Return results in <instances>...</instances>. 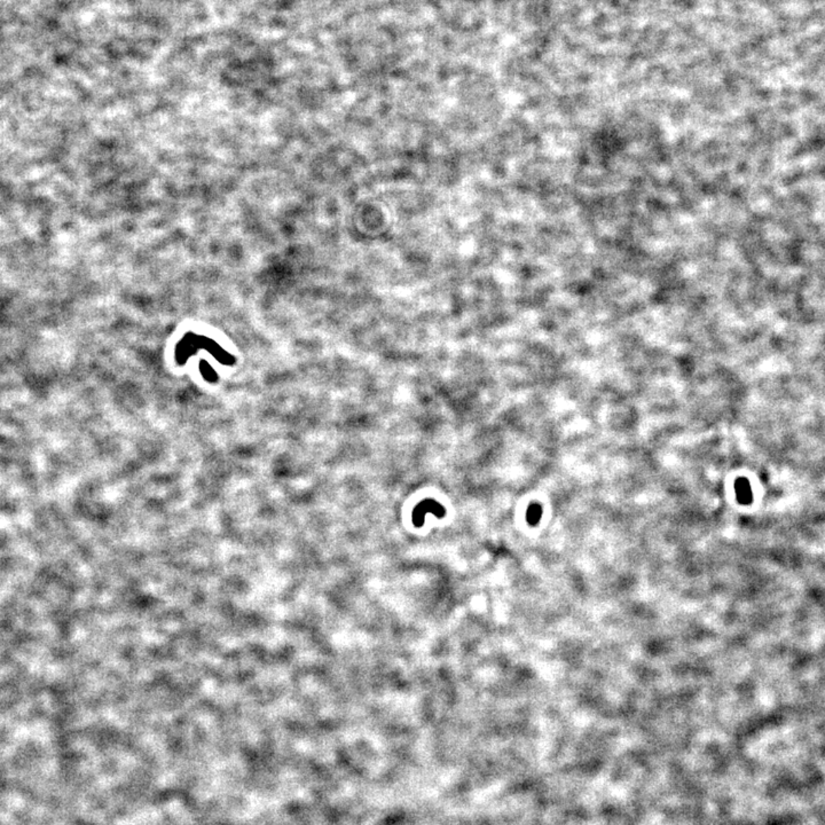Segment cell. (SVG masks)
<instances>
[{"mask_svg":"<svg viewBox=\"0 0 825 825\" xmlns=\"http://www.w3.org/2000/svg\"><path fill=\"white\" fill-rule=\"evenodd\" d=\"M735 491H736L737 500H738L743 505H748L751 503L753 500V492H752L751 485L746 481L745 478H739L735 483Z\"/></svg>","mask_w":825,"mask_h":825,"instance_id":"7a4b0ae2","label":"cell"},{"mask_svg":"<svg viewBox=\"0 0 825 825\" xmlns=\"http://www.w3.org/2000/svg\"><path fill=\"white\" fill-rule=\"evenodd\" d=\"M542 517V508L539 503H531L527 511V521L530 525H536Z\"/></svg>","mask_w":825,"mask_h":825,"instance_id":"3957f363","label":"cell"},{"mask_svg":"<svg viewBox=\"0 0 825 825\" xmlns=\"http://www.w3.org/2000/svg\"><path fill=\"white\" fill-rule=\"evenodd\" d=\"M434 514L437 517L445 516V508L434 500H425L419 503V505L412 511V523L415 527H422L424 524L427 515Z\"/></svg>","mask_w":825,"mask_h":825,"instance_id":"6da1fadb","label":"cell"}]
</instances>
